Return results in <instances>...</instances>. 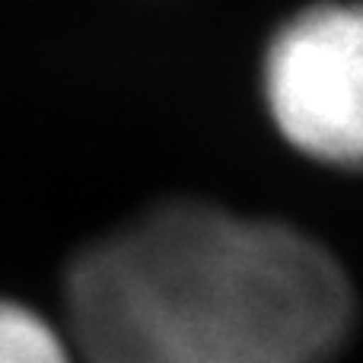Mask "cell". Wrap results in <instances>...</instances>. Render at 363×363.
I'll use <instances>...</instances> for the list:
<instances>
[{
  "instance_id": "obj_3",
  "label": "cell",
  "mask_w": 363,
  "mask_h": 363,
  "mask_svg": "<svg viewBox=\"0 0 363 363\" xmlns=\"http://www.w3.org/2000/svg\"><path fill=\"white\" fill-rule=\"evenodd\" d=\"M0 363H80L45 315L16 300H0Z\"/></svg>"
},
{
  "instance_id": "obj_1",
  "label": "cell",
  "mask_w": 363,
  "mask_h": 363,
  "mask_svg": "<svg viewBox=\"0 0 363 363\" xmlns=\"http://www.w3.org/2000/svg\"><path fill=\"white\" fill-rule=\"evenodd\" d=\"M80 363H332L354 332L341 264L294 226L166 201L64 277Z\"/></svg>"
},
{
  "instance_id": "obj_2",
  "label": "cell",
  "mask_w": 363,
  "mask_h": 363,
  "mask_svg": "<svg viewBox=\"0 0 363 363\" xmlns=\"http://www.w3.org/2000/svg\"><path fill=\"white\" fill-rule=\"evenodd\" d=\"M264 99L281 134L306 157L363 166V6H313L274 35Z\"/></svg>"
}]
</instances>
